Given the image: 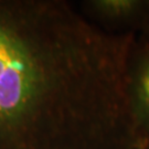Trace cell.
<instances>
[{
  "label": "cell",
  "mask_w": 149,
  "mask_h": 149,
  "mask_svg": "<svg viewBox=\"0 0 149 149\" xmlns=\"http://www.w3.org/2000/svg\"><path fill=\"white\" fill-rule=\"evenodd\" d=\"M134 32L63 0H0V149H145L127 90Z\"/></svg>",
  "instance_id": "cell-1"
},
{
  "label": "cell",
  "mask_w": 149,
  "mask_h": 149,
  "mask_svg": "<svg viewBox=\"0 0 149 149\" xmlns=\"http://www.w3.org/2000/svg\"><path fill=\"white\" fill-rule=\"evenodd\" d=\"M127 90L136 122L149 141V47L138 39L128 62Z\"/></svg>",
  "instance_id": "cell-2"
},
{
  "label": "cell",
  "mask_w": 149,
  "mask_h": 149,
  "mask_svg": "<svg viewBox=\"0 0 149 149\" xmlns=\"http://www.w3.org/2000/svg\"><path fill=\"white\" fill-rule=\"evenodd\" d=\"M145 149H149V141H148V144H147V146H146V148Z\"/></svg>",
  "instance_id": "cell-5"
},
{
  "label": "cell",
  "mask_w": 149,
  "mask_h": 149,
  "mask_svg": "<svg viewBox=\"0 0 149 149\" xmlns=\"http://www.w3.org/2000/svg\"><path fill=\"white\" fill-rule=\"evenodd\" d=\"M139 31L141 32V37L138 39L139 42L143 44H146L149 47V1H148V7H147V11H146V16H145L144 22L141 24V28Z\"/></svg>",
  "instance_id": "cell-4"
},
{
  "label": "cell",
  "mask_w": 149,
  "mask_h": 149,
  "mask_svg": "<svg viewBox=\"0 0 149 149\" xmlns=\"http://www.w3.org/2000/svg\"><path fill=\"white\" fill-rule=\"evenodd\" d=\"M149 0H90L83 7L93 19L126 32L140 30Z\"/></svg>",
  "instance_id": "cell-3"
}]
</instances>
